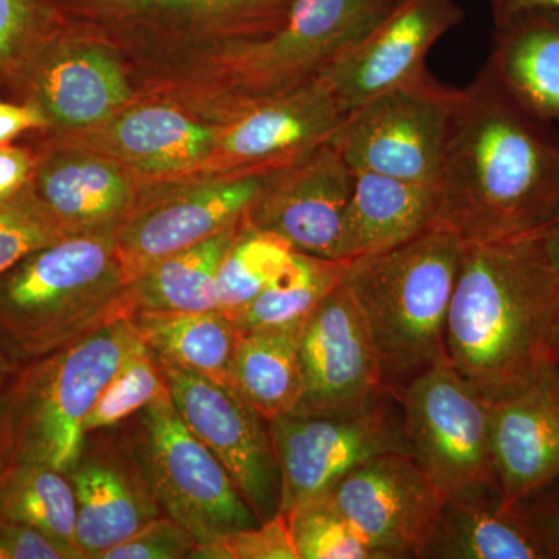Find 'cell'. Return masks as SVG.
I'll use <instances>...</instances> for the list:
<instances>
[{"mask_svg": "<svg viewBox=\"0 0 559 559\" xmlns=\"http://www.w3.org/2000/svg\"><path fill=\"white\" fill-rule=\"evenodd\" d=\"M439 189L437 226L466 245L538 235L559 216V139L484 69L455 91Z\"/></svg>", "mask_w": 559, "mask_h": 559, "instance_id": "6da1fadb", "label": "cell"}, {"mask_svg": "<svg viewBox=\"0 0 559 559\" xmlns=\"http://www.w3.org/2000/svg\"><path fill=\"white\" fill-rule=\"evenodd\" d=\"M395 0H296L266 38L130 70L135 100H160L212 127L307 86L362 38Z\"/></svg>", "mask_w": 559, "mask_h": 559, "instance_id": "7a4b0ae2", "label": "cell"}, {"mask_svg": "<svg viewBox=\"0 0 559 559\" xmlns=\"http://www.w3.org/2000/svg\"><path fill=\"white\" fill-rule=\"evenodd\" d=\"M559 274L538 235L465 245L448 311L447 349L471 388L495 403L549 366Z\"/></svg>", "mask_w": 559, "mask_h": 559, "instance_id": "3957f363", "label": "cell"}, {"mask_svg": "<svg viewBox=\"0 0 559 559\" xmlns=\"http://www.w3.org/2000/svg\"><path fill=\"white\" fill-rule=\"evenodd\" d=\"M116 229L70 234L0 275V342L21 364L127 318Z\"/></svg>", "mask_w": 559, "mask_h": 559, "instance_id": "277c9868", "label": "cell"}, {"mask_svg": "<svg viewBox=\"0 0 559 559\" xmlns=\"http://www.w3.org/2000/svg\"><path fill=\"white\" fill-rule=\"evenodd\" d=\"M466 242L433 227L399 248L353 260L345 285L358 300L395 395L448 358V311Z\"/></svg>", "mask_w": 559, "mask_h": 559, "instance_id": "5b68a950", "label": "cell"}, {"mask_svg": "<svg viewBox=\"0 0 559 559\" xmlns=\"http://www.w3.org/2000/svg\"><path fill=\"white\" fill-rule=\"evenodd\" d=\"M139 341L132 320L119 318L22 364L2 396L13 463H40L68 474L83 447L87 415Z\"/></svg>", "mask_w": 559, "mask_h": 559, "instance_id": "8992f818", "label": "cell"}, {"mask_svg": "<svg viewBox=\"0 0 559 559\" xmlns=\"http://www.w3.org/2000/svg\"><path fill=\"white\" fill-rule=\"evenodd\" d=\"M62 31L116 47L128 68L183 60L266 38L296 0H50Z\"/></svg>", "mask_w": 559, "mask_h": 559, "instance_id": "52a82bcc", "label": "cell"}, {"mask_svg": "<svg viewBox=\"0 0 559 559\" xmlns=\"http://www.w3.org/2000/svg\"><path fill=\"white\" fill-rule=\"evenodd\" d=\"M162 514L209 543L260 524L223 463L186 425L170 392L124 421Z\"/></svg>", "mask_w": 559, "mask_h": 559, "instance_id": "ba28073f", "label": "cell"}, {"mask_svg": "<svg viewBox=\"0 0 559 559\" xmlns=\"http://www.w3.org/2000/svg\"><path fill=\"white\" fill-rule=\"evenodd\" d=\"M267 423L282 476L280 513L285 518L325 496L342 477L371 459L412 455L403 407L392 392L358 411L290 412Z\"/></svg>", "mask_w": 559, "mask_h": 559, "instance_id": "9c48e42d", "label": "cell"}, {"mask_svg": "<svg viewBox=\"0 0 559 559\" xmlns=\"http://www.w3.org/2000/svg\"><path fill=\"white\" fill-rule=\"evenodd\" d=\"M455 91L425 73L348 110L329 143L353 173L440 187Z\"/></svg>", "mask_w": 559, "mask_h": 559, "instance_id": "30bf717a", "label": "cell"}, {"mask_svg": "<svg viewBox=\"0 0 559 559\" xmlns=\"http://www.w3.org/2000/svg\"><path fill=\"white\" fill-rule=\"evenodd\" d=\"M412 455L444 499L498 492L489 403L460 377L450 359L399 393Z\"/></svg>", "mask_w": 559, "mask_h": 559, "instance_id": "8fae6325", "label": "cell"}, {"mask_svg": "<svg viewBox=\"0 0 559 559\" xmlns=\"http://www.w3.org/2000/svg\"><path fill=\"white\" fill-rule=\"evenodd\" d=\"M277 171L187 176L146 186L116 229L128 283L160 260L241 223Z\"/></svg>", "mask_w": 559, "mask_h": 559, "instance_id": "7c38bea8", "label": "cell"}, {"mask_svg": "<svg viewBox=\"0 0 559 559\" xmlns=\"http://www.w3.org/2000/svg\"><path fill=\"white\" fill-rule=\"evenodd\" d=\"M160 367L180 417L223 463L259 521L277 516L282 476L267 419L235 389L170 364Z\"/></svg>", "mask_w": 559, "mask_h": 559, "instance_id": "4fadbf2b", "label": "cell"}, {"mask_svg": "<svg viewBox=\"0 0 559 559\" xmlns=\"http://www.w3.org/2000/svg\"><path fill=\"white\" fill-rule=\"evenodd\" d=\"M325 496L378 559H423L447 500L411 454L371 459Z\"/></svg>", "mask_w": 559, "mask_h": 559, "instance_id": "5bb4252c", "label": "cell"}, {"mask_svg": "<svg viewBox=\"0 0 559 559\" xmlns=\"http://www.w3.org/2000/svg\"><path fill=\"white\" fill-rule=\"evenodd\" d=\"M299 359V414L358 411L392 392L369 323L345 282L301 325Z\"/></svg>", "mask_w": 559, "mask_h": 559, "instance_id": "9a60e30c", "label": "cell"}, {"mask_svg": "<svg viewBox=\"0 0 559 559\" xmlns=\"http://www.w3.org/2000/svg\"><path fill=\"white\" fill-rule=\"evenodd\" d=\"M342 117L344 114L325 81L318 79L300 90L242 110L215 127L207 159L189 176L282 170L329 142Z\"/></svg>", "mask_w": 559, "mask_h": 559, "instance_id": "2e32d148", "label": "cell"}, {"mask_svg": "<svg viewBox=\"0 0 559 559\" xmlns=\"http://www.w3.org/2000/svg\"><path fill=\"white\" fill-rule=\"evenodd\" d=\"M455 0H395L388 13L356 40L322 79L342 114L426 72L437 40L463 22Z\"/></svg>", "mask_w": 559, "mask_h": 559, "instance_id": "e0dca14e", "label": "cell"}, {"mask_svg": "<svg viewBox=\"0 0 559 559\" xmlns=\"http://www.w3.org/2000/svg\"><path fill=\"white\" fill-rule=\"evenodd\" d=\"M68 476L75 491L76 544L84 559H100L162 514L123 426L87 433Z\"/></svg>", "mask_w": 559, "mask_h": 559, "instance_id": "ac0fdd59", "label": "cell"}, {"mask_svg": "<svg viewBox=\"0 0 559 559\" xmlns=\"http://www.w3.org/2000/svg\"><path fill=\"white\" fill-rule=\"evenodd\" d=\"M21 102L43 112L47 131L75 132L131 105L135 87L116 47L62 31L40 53Z\"/></svg>", "mask_w": 559, "mask_h": 559, "instance_id": "d6986e66", "label": "cell"}, {"mask_svg": "<svg viewBox=\"0 0 559 559\" xmlns=\"http://www.w3.org/2000/svg\"><path fill=\"white\" fill-rule=\"evenodd\" d=\"M39 134L119 162L150 186L197 171L212 151L215 127L170 103L143 98L87 130Z\"/></svg>", "mask_w": 559, "mask_h": 559, "instance_id": "ffe728a7", "label": "cell"}, {"mask_svg": "<svg viewBox=\"0 0 559 559\" xmlns=\"http://www.w3.org/2000/svg\"><path fill=\"white\" fill-rule=\"evenodd\" d=\"M355 173L329 142L272 176L246 223L277 235L296 252L336 260Z\"/></svg>", "mask_w": 559, "mask_h": 559, "instance_id": "44dd1931", "label": "cell"}, {"mask_svg": "<svg viewBox=\"0 0 559 559\" xmlns=\"http://www.w3.org/2000/svg\"><path fill=\"white\" fill-rule=\"evenodd\" d=\"M35 151L31 190L66 234L117 229L145 189L119 162L100 154L62 145L32 132Z\"/></svg>", "mask_w": 559, "mask_h": 559, "instance_id": "7402d4cb", "label": "cell"}, {"mask_svg": "<svg viewBox=\"0 0 559 559\" xmlns=\"http://www.w3.org/2000/svg\"><path fill=\"white\" fill-rule=\"evenodd\" d=\"M502 509L559 479V366L549 364L520 392L489 403Z\"/></svg>", "mask_w": 559, "mask_h": 559, "instance_id": "603a6c76", "label": "cell"}, {"mask_svg": "<svg viewBox=\"0 0 559 559\" xmlns=\"http://www.w3.org/2000/svg\"><path fill=\"white\" fill-rule=\"evenodd\" d=\"M440 189L355 173L336 260H358L406 245L439 224Z\"/></svg>", "mask_w": 559, "mask_h": 559, "instance_id": "cb8c5ba5", "label": "cell"}, {"mask_svg": "<svg viewBox=\"0 0 559 559\" xmlns=\"http://www.w3.org/2000/svg\"><path fill=\"white\" fill-rule=\"evenodd\" d=\"M485 69L528 117L559 124V17L532 11L496 25Z\"/></svg>", "mask_w": 559, "mask_h": 559, "instance_id": "d4e9b609", "label": "cell"}, {"mask_svg": "<svg viewBox=\"0 0 559 559\" xmlns=\"http://www.w3.org/2000/svg\"><path fill=\"white\" fill-rule=\"evenodd\" d=\"M423 559H551L498 492L444 500Z\"/></svg>", "mask_w": 559, "mask_h": 559, "instance_id": "484cf974", "label": "cell"}, {"mask_svg": "<svg viewBox=\"0 0 559 559\" xmlns=\"http://www.w3.org/2000/svg\"><path fill=\"white\" fill-rule=\"evenodd\" d=\"M242 221L193 248L160 260L128 283L123 297L124 316L219 310V264Z\"/></svg>", "mask_w": 559, "mask_h": 559, "instance_id": "4316f807", "label": "cell"}, {"mask_svg": "<svg viewBox=\"0 0 559 559\" xmlns=\"http://www.w3.org/2000/svg\"><path fill=\"white\" fill-rule=\"evenodd\" d=\"M130 319L160 362L235 389L240 331L229 316L221 310L140 312Z\"/></svg>", "mask_w": 559, "mask_h": 559, "instance_id": "83f0119b", "label": "cell"}, {"mask_svg": "<svg viewBox=\"0 0 559 559\" xmlns=\"http://www.w3.org/2000/svg\"><path fill=\"white\" fill-rule=\"evenodd\" d=\"M299 325L240 333L235 390L267 421L296 411L301 399Z\"/></svg>", "mask_w": 559, "mask_h": 559, "instance_id": "f1b7e54d", "label": "cell"}, {"mask_svg": "<svg viewBox=\"0 0 559 559\" xmlns=\"http://www.w3.org/2000/svg\"><path fill=\"white\" fill-rule=\"evenodd\" d=\"M353 260H329L294 252L286 266L248 307L234 316L240 333L299 325L347 278Z\"/></svg>", "mask_w": 559, "mask_h": 559, "instance_id": "f546056e", "label": "cell"}, {"mask_svg": "<svg viewBox=\"0 0 559 559\" xmlns=\"http://www.w3.org/2000/svg\"><path fill=\"white\" fill-rule=\"evenodd\" d=\"M0 520L32 525L79 549L75 491L60 469L13 463L0 480Z\"/></svg>", "mask_w": 559, "mask_h": 559, "instance_id": "4dcf8cb0", "label": "cell"}, {"mask_svg": "<svg viewBox=\"0 0 559 559\" xmlns=\"http://www.w3.org/2000/svg\"><path fill=\"white\" fill-rule=\"evenodd\" d=\"M62 32L50 0H0V92L21 102L40 53Z\"/></svg>", "mask_w": 559, "mask_h": 559, "instance_id": "1f68e13d", "label": "cell"}, {"mask_svg": "<svg viewBox=\"0 0 559 559\" xmlns=\"http://www.w3.org/2000/svg\"><path fill=\"white\" fill-rule=\"evenodd\" d=\"M296 252L277 235L242 221L218 270L219 310L234 318L277 277Z\"/></svg>", "mask_w": 559, "mask_h": 559, "instance_id": "d6a6232c", "label": "cell"}, {"mask_svg": "<svg viewBox=\"0 0 559 559\" xmlns=\"http://www.w3.org/2000/svg\"><path fill=\"white\" fill-rule=\"evenodd\" d=\"M167 392L159 359L142 337L95 403L84 421V437L117 428Z\"/></svg>", "mask_w": 559, "mask_h": 559, "instance_id": "836d02e7", "label": "cell"}, {"mask_svg": "<svg viewBox=\"0 0 559 559\" xmlns=\"http://www.w3.org/2000/svg\"><path fill=\"white\" fill-rule=\"evenodd\" d=\"M286 520L299 559H378L326 496L305 503Z\"/></svg>", "mask_w": 559, "mask_h": 559, "instance_id": "e575fe53", "label": "cell"}, {"mask_svg": "<svg viewBox=\"0 0 559 559\" xmlns=\"http://www.w3.org/2000/svg\"><path fill=\"white\" fill-rule=\"evenodd\" d=\"M66 235L69 234L40 207L31 186L14 200L0 202V275L28 253Z\"/></svg>", "mask_w": 559, "mask_h": 559, "instance_id": "d590c367", "label": "cell"}, {"mask_svg": "<svg viewBox=\"0 0 559 559\" xmlns=\"http://www.w3.org/2000/svg\"><path fill=\"white\" fill-rule=\"evenodd\" d=\"M191 559H299L288 520L278 513L257 527L198 544Z\"/></svg>", "mask_w": 559, "mask_h": 559, "instance_id": "8d00e7d4", "label": "cell"}, {"mask_svg": "<svg viewBox=\"0 0 559 559\" xmlns=\"http://www.w3.org/2000/svg\"><path fill=\"white\" fill-rule=\"evenodd\" d=\"M198 544L189 530L160 514L130 538L110 547L100 559H190Z\"/></svg>", "mask_w": 559, "mask_h": 559, "instance_id": "74e56055", "label": "cell"}, {"mask_svg": "<svg viewBox=\"0 0 559 559\" xmlns=\"http://www.w3.org/2000/svg\"><path fill=\"white\" fill-rule=\"evenodd\" d=\"M0 559H84L64 540L22 522L0 520Z\"/></svg>", "mask_w": 559, "mask_h": 559, "instance_id": "f35d334b", "label": "cell"}, {"mask_svg": "<svg viewBox=\"0 0 559 559\" xmlns=\"http://www.w3.org/2000/svg\"><path fill=\"white\" fill-rule=\"evenodd\" d=\"M507 510L539 540L551 559H559V479Z\"/></svg>", "mask_w": 559, "mask_h": 559, "instance_id": "ab89813d", "label": "cell"}, {"mask_svg": "<svg viewBox=\"0 0 559 559\" xmlns=\"http://www.w3.org/2000/svg\"><path fill=\"white\" fill-rule=\"evenodd\" d=\"M35 160V151L28 143L0 145V202L14 200L28 189Z\"/></svg>", "mask_w": 559, "mask_h": 559, "instance_id": "60d3db41", "label": "cell"}, {"mask_svg": "<svg viewBox=\"0 0 559 559\" xmlns=\"http://www.w3.org/2000/svg\"><path fill=\"white\" fill-rule=\"evenodd\" d=\"M47 130L49 123L36 106L0 98V145H9L32 132Z\"/></svg>", "mask_w": 559, "mask_h": 559, "instance_id": "b9f144b4", "label": "cell"}, {"mask_svg": "<svg viewBox=\"0 0 559 559\" xmlns=\"http://www.w3.org/2000/svg\"><path fill=\"white\" fill-rule=\"evenodd\" d=\"M491 11L496 25L532 11L559 17V0H491Z\"/></svg>", "mask_w": 559, "mask_h": 559, "instance_id": "7bdbcfd3", "label": "cell"}, {"mask_svg": "<svg viewBox=\"0 0 559 559\" xmlns=\"http://www.w3.org/2000/svg\"><path fill=\"white\" fill-rule=\"evenodd\" d=\"M13 465V432L2 396H0V480Z\"/></svg>", "mask_w": 559, "mask_h": 559, "instance_id": "ee69618b", "label": "cell"}, {"mask_svg": "<svg viewBox=\"0 0 559 559\" xmlns=\"http://www.w3.org/2000/svg\"><path fill=\"white\" fill-rule=\"evenodd\" d=\"M538 238L544 255L559 274V216L546 229L539 231Z\"/></svg>", "mask_w": 559, "mask_h": 559, "instance_id": "f6af8a7d", "label": "cell"}, {"mask_svg": "<svg viewBox=\"0 0 559 559\" xmlns=\"http://www.w3.org/2000/svg\"><path fill=\"white\" fill-rule=\"evenodd\" d=\"M21 369V364L13 358V355L0 342V396L9 390L11 382Z\"/></svg>", "mask_w": 559, "mask_h": 559, "instance_id": "bcb514c9", "label": "cell"}, {"mask_svg": "<svg viewBox=\"0 0 559 559\" xmlns=\"http://www.w3.org/2000/svg\"><path fill=\"white\" fill-rule=\"evenodd\" d=\"M550 362L559 366V314L550 340Z\"/></svg>", "mask_w": 559, "mask_h": 559, "instance_id": "7dc6e473", "label": "cell"}]
</instances>
